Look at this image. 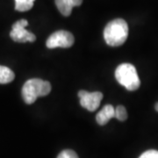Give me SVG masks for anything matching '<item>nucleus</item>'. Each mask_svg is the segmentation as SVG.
<instances>
[{
    "mask_svg": "<svg viewBox=\"0 0 158 158\" xmlns=\"http://www.w3.org/2000/svg\"><path fill=\"white\" fill-rule=\"evenodd\" d=\"M83 0H56V5L58 10L65 17L70 15L73 7L81 6Z\"/></svg>",
    "mask_w": 158,
    "mask_h": 158,
    "instance_id": "obj_7",
    "label": "nucleus"
},
{
    "mask_svg": "<svg viewBox=\"0 0 158 158\" xmlns=\"http://www.w3.org/2000/svg\"><path fill=\"white\" fill-rule=\"evenodd\" d=\"M75 38L71 33L64 30L56 31L47 40L46 45L48 48H70L74 44Z\"/></svg>",
    "mask_w": 158,
    "mask_h": 158,
    "instance_id": "obj_4",
    "label": "nucleus"
},
{
    "mask_svg": "<svg viewBox=\"0 0 158 158\" xmlns=\"http://www.w3.org/2000/svg\"><path fill=\"white\" fill-rule=\"evenodd\" d=\"M34 0H15V9L19 11H27L32 9Z\"/></svg>",
    "mask_w": 158,
    "mask_h": 158,
    "instance_id": "obj_10",
    "label": "nucleus"
},
{
    "mask_svg": "<svg viewBox=\"0 0 158 158\" xmlns=\"http://www.w3.org/2000/svg\"><path fill=\"white\" fill-rule=\"evenodd\" d=\"M50 91L51 85L49 82L40 78L29 79L23 85V99L27 105H31L40 97L48 95Z\"/></svg>",
    "mask_w": 158,
    "mask_h": 158,
    "instance_id": "obj_2",
    "label": "nucleus"
},
{
    "mask_svg": "<svg viewBox=\"0 0 158 158\" xmlns=\"http://www.w3.org/2000/svg\"><path fill=\"white\" fill-rule=\"evenodd\" d=\"M27 25L28 22L26 19H20L14 23L10 33L11 39L16 42H34L36 40V36L26 29Z\"/></svg>",
    "mask_w": 158,
    "mask_h": 158,
    "instance_id": "obj_5",
    "label": "nucleus"
},
{
    "mask_svg": "<svg viewBox=\"0 0 158 158\" xmlns=\"http://www.w3.org/2000/svg\"><path fill=\"white\" fill-rule=\"evenodd\" d=\"M116 80L127 90L134 91L139 89L141 81L135 67L130 63H122L115 70Z\"/></svg>",
    "mask_w": 158,
    "mask_h": 158,
    "instance_id": "obj_3",
    "label": "nucleus"
},
{
    "mask_svg": "<svg viewBox=\"0 0 158 158\" xmlns=\"http://www.w3.org/2000/svg\"><path fill=\"white\" fill-rule=\"evenodd\" d=\"M155 108H156V111L158 112V103H156V106H155Z\"/></svg>",
    "mask_w": 158,
    "mask_h": 158,
    "instance_id": "obj_14",
    "label": "nucleus"
},
{
    "mask_svg": "<svg viewBox=\"0 0 158 158\" xmlns=\"http://www.w3.org/2000/svg\"><path fill=\"white\" fill-rule=\"evenodd\" d=\"M57 158H78V156L71 149H65L58 155Z\"/></svg>",
    "mask_w": 158,
    "mask_h": 158,
    "instance_id": "obj_12",
    "label": "nucleus"
},
{
    "mask_svg": "<svg viewBox=\"0 0 158 158\" xmlns=\"http://www.w3.org/2000/svg\"><path fill=\"white\" fill-rule=\"evenodd\" d=\"M128 36L127 23L122 19H116L108 23L104 30V38L106 44L118 47L124 44Z\"/></svg>",
    "mask_w": 158,
    "mask_h": 158,
    "instance_id": "obj_1",
    "label": "nucleus"
},
{
    "mask_svg": "<svg viewBox=\"0 0 158 158\" xmlns=\"http://www.w3.org/2000/svg\"><path fill=\"white\" fill-rule=\"evenodd\" d=\"M15 77V75L11 69L7 68L6 66L0 65V84L6 85L9 84Z\"/></svg>",
    "mask_w": 158,
    "mask_h": 158,
    "instance_id": "obj_9",
    "label": "nucleus"
},
{
    "mask_svg": "<svg viewBox=\"0 0 158 158\" xmlns=\"http://www.w3.org/2000/svg\"><path fill=\"white\" fill-rule=\"evenodd\" d=\"M81 106L90 112H94L100 106L103 94L100 91L88 92L86 90H80L78 92Z\"/></svg>",
    "mask_w": 158,
    "mask_h": 158,
    "instance_id": "obj_6",
    "label": "nucleus"
},
{
    "mask_svg": "<svg viewBox=\"0 0 158 158\" xmlns=\"http://www.w3.org/2000/svg\"><path fill=\"white\" fill-rule=\"evenodd\" d=\"M115 118V108L112 105H106L97 114L96 120L100 126L107 124L111 118Z\"/></svg>",
    "mask_w": 158,
    "mask_h": 158,
    "instance_id": "obj_8",
    "label": "nucleus"
},
{
    "mask_svg": "<svg viewBox=\"0 0 158 158\" xmlns=\"http://www.w3.org/2000/svg\"><path fill=\"white\" fill-rule=\"evenodd\" d=\"M115 118L119 121H125L127 118V113L123 106H118L115 108Z\"/></svg>",
    "mask_w": 158,
    "mask_h": 158,
    "instance_id": "obj_11",
    "label": "nucleus"
},
{
    "mask_svg": "<svg viewBox=\"0 0 158 158\" xmlns=\"http://www.w3.org/2000/svg\"><path fill=\"white\" fill-rule=\"evenodd\" d=\"M139 158H158V150L149 149L142 153Z\"/></svg>",
    "mask_w": 158,
    "mask_h": 158,
    "instance_id": "obj_13",
    "label": "nucleus"
}]
</instances>
